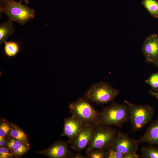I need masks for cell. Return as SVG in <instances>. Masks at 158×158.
I'll return each mask as SVG.
<instances>
[{
	"instance_id": "10",
	"label": "cell",
	"mask_w": 158,
	"mask_h": 158,
	"mask_svg": "<svg viewBox=\"0 0 158 158\" xmlns=\"http://www.w3.org/2000/svg\"><path fill=\"white\" fill-rule=\"evenodd\" d=\"M64 122L63 131L60 136L67 137L68 142L70 144L79 134L83 123L81 121L72 115L65 118Z\"/></svg>"
},
{
	"instance_id": "12",
	"label": "cell",
	"mask_w": 158,
	"mask_h": 158,
	"mask_svg": "<svg viewBox=\"0 0 158 158\" xmlns=\"http://www.w3.org/2000/svg\"><path fill=\"white\" fill-rule=\"evenodd\" d=\"M137 141L138 145L146 143L158 146V118L147 128L145 133Z\"/></svg>"
},
{
	"instance_id": "25",
	"label": "cell",
	"mask_w": 158,
	"mask_h": 158,
	"mask_svg": "<svg viewBox=\"0 0 158 158\" xmlns=\"http://www.w3.org/2000/svg\"><path fill=\"white\" fill-rule=\"evenodd\" d=\"M140 156L137 153V152H130L125 154L123 157V158H138Z\"/></svg>"
},
{
	"instance_id": "22",
	"label": "cell",
	"mask_w": 158,
	"mask_h": 158,
	"mask_svg": "<svg viewBox=\"0 0 158 158\" xmlns=\"http://www.w3.org/2000/svg\"><path fill=\"white\" fill-rule=\"evenodd\" d=\"M124 154L111 147L106 151L105 158H123Z\"/></svg>"
},
{
	"instance_id": "19",
	"label": "cell",
	"mask_w": 158,
	"mask_h": 158,
	"mask_svg": "<svg viewBox=\"0 0 158 158\" xmlns=\"http://www.w3.org/2000/svg\"><path fill=\"white\" fill-rule=\"evenodd\" d=\"M29 148V146L28 142H23L13 148L11 152L15 157H18L28 151Z\"/></svg>"
},
{
	"instance_id": "14",
	"label": "cell",
	"mask_w": 158,
	"mask_h": 158,
	"mask_svg": "<svg viewBox=\"0 0 158 158\" xmlns=\"http://www.w3.org/2000/svg\"><path fill=\"white\" fill-rule=\"evenodd\" d=\"M11 136L17 140L23 142H28L27 135L18 126L13 123H11Z\"/></svg>"
},
{
	"instance_id": "5",
	"label": "cell",
	"mask_w": 158,
	"mask_h": 158,
	"mask_svg": "<svg viewBox=\"0 0 158 158\" xmlns=\"http://www.w3.org/2000/svg\"><path fill=\"white\" fill-rule=\"evenodd\" d=\"M68 108L72 115L81 121L83 124L97 125L100 112L95 110L84 97L70 103Z\"/></svg>"
},
{
	"instance_id": "15",
	"label": "cell",
	"mask_w": 158,
	"mask_h": 158,
	"mask_svg": "<svg viewBox=\"0 0 158 158\" xmlns=\"http://www.w3.org/2000/svg\"><path fill=\"white\" fill-rule=\"evenodd\" d=\"M140 153V158H158V146H143L141 148Z\"/></svg>"
},
{
	"instance_id": "16",
	"label": "cell",
	"mask_w": 158,
	"mask_h": 158,
	"mask_svg": "<svg viewBox=\"0 0 158 158\" xmlns=\"http://www.w3.org/2000/svg\"><path fill=\"white\" fill-rule=\"evenodd\" d=\"M141 4L152 17L158 18V1L157 0H143Z\"/></svg>"
},
{
	"instance_id": "13",
	"label": "cell",
	"mask_w": 158,
	"mask_h": 158,
	"mask_svg": "<svg viewBox=\"0 0 158 158\" xmlns=\"http://www.w3.org/2000/svg\"><path fill=\"white\" fill-rule=\"evenodd\" d=\"M15 31L13 22L8 20L0 24V44L1 45Z\"/></svg>"
},
{
	"instance_id": "20",
	"label": "cell",
	"mask_w": 158,
	"mask_h": 158,
	"mask_svg": "<svg viewBox=\"0 0 158 158\" xmlns=\"http://www.w3.org/2000/svg\"><path fill=\"white\" fill-rule=\"evenodd\" d=\"M106 151L96 149L86 152L87 158H105Z\"/></svg>"
},
{
	"instance_id": "11",
	"label": "cell",
	"mask_w": 158,
	"mask_h": 158,
	"mask_svg": "<svg viewBox=\"0 0 158 158\" xmlns=\"http://www.w3.org/2000/svg\"><path fill=\"white\" fill-rule=\"evenodd\" d=\"M142 51L146 61L153 63L158 58V35L153 34L147 37L144 41Z\"/></svg>"
},
{
	"instance_id": "28",
	"label": "cell",
	"mask_w": 158,
	"mask_h": 158,
	"mask_svg": "<svg viewBox=\"0 0 158 158\" xmlns=\"http://www.w3.org/2000/svg\"><path fill=\"white\" fill-rule=\"evenodd\" d=\"M149 92L151 95L158 99V91H153L151 90H150Z\"/></svg>"
},
{
	"instance_id": "1",
	"label": "cell",
	"mask_w": 158,
	"mask_h": 158,
	"mask_svg": "<svg viewBox=\"0 0 158 158\" xmlns=\"http://www.w3.org/2000/svg\"><path fill=\"white\" fill-rule=\"evenodd\" d=\"M15 0H0V11L8 17V20L25 25L35 16L34 9Z\"/></svg>"
},
{
	"instance_id": "18",
	"label": "cell",
	"mask_w": 158,
	"mask_h": 158,
	"mask_svg": "<svg viewBox=\"0 0 158 158\" xmlns=\"http://www.w3.org/2000/svg\"><path fill=\"white\" fill-rule=\"evenodd\" d=\"M10 124H9L8 121L4 119L1 121L0 138H3L6 140L11 138L8 137L9 136H10Z\"/></svg>"
},
{
	"instance_id": "9",
	"label": "cell",
	"mask_w": 158,
	"mask_h": 158,
	"mask_svg": "<svg viewBox=\"0 0 158 158\" xmlns=\"http://www.w3.org/2000/svg\"><path fill=\"white\" fill-rule=\"evenodd\" d=\"M96 126L90 124H83L78 135L70 144V148L78 153H80L87 147Z\"/></svg>"
},
{
	"instance_id": "17",
	"label": "cell",
	"mask_w": 158,
	"mask_h": 158,
	"mask_svg": "<svg viewBox=\"0 0 158 158\" xmlns=\"http://www.w3.org/2000/svg\"><path fill=\"white\" fill-rule=\"evenodd\" d=\"M4 43V52L7 56L9 57H12L18 53L20 48L18 43L14 41H6Z\"/></svg>"
},
{
	"instance_id": "3",
	"label": "cell",
	"mask_w": 158,
	"mask_h": 158,
	"mask_svg": "<svg viewBox=\"0 0 158 158\" xmlns=\"http://www.w3.org/2000/svg\"><path fill=\"white\" fill-rule=\"evenodd\" d=\"M119 93V90L108 83L101 81L90 86L85 93L84 97L93 103L105 104L113 101Z\"/></svg>"
},
{
	"instance_id": "21",
	"label": "cell",
	"mask_w": 158,
	"mask_h": 158,
	"mask_svg": "<svg viewBox=\"0 0 158 158\" xmlns=\"http://www.w3.org/2000/svg\"><path fill=\"white\" fill-rule=\"evenodd\" d=\"M145 82L155 91H158V73L152 74Z\"/></svg>"
},
{
	"instance_id": "7",
	"label": "cell",
	"mask_w": 158,
	"mask_h": 158,
	"mask_svg": "<svg viewBox=\"0 0 158 158\" xmlns=\"http://www.w3.org/2000/svg\"><path fill=\"white\" fill-rule=\"evenodd\" d=\"M138 145L137 140L132 139L128 134L119 130L111 147L125 154L137 152Z\"/></svg>"
},
{
	"instance_id": "23",
	"label": "cell",
	"mask_w": 158,
	"mask_h": 158,
	"mask_svg": "<svg viewBox=\"0 0 158 158\" xmlns=\"http://www.w3.org/2000/svg\"><path fill=\"white\" fill-rule=\"evenodd\" d=\"M23 142L12 137L6 140V147L11 152L13 148Z\"/></svg>"
},
{
	"instance_id": "24",
	"label": "cell",
	"mask_w": 158,
	"mask_h": 158,
	"mask_svg": "<svg viewBox=\"0 0 158 158\" xmlns=\"http://www.w3.org/2000/svg\"><path fill=\"white\" fill-rule=\"evenodd\" d=\"M15 157L11 152L7 148L4 147H0V158H8Z\"/></svg>"
},
{
	"instance_id": "8",
	"label": "cell",
	"mask_w": 158,
	"mask_h": 158,
	"mask_svg": "<svg viewBox=\"0 0 158 158\" xmlns=\"http://www.w3.org/2000/svg\"><path fill=\"white\" fill-rule=\"evenodd\" d=\"M68 141L57 140L47 149L36 152L50 158H72L73 154L69 149Z\"/></svg>"
},
{
	"instance_id": "2",
	"label": "cell",
	"mask_w": 158,
	"mask_h": 158,
	"mask_svg": "<svg viewBox=\"0 0 158 158\" xmlns=\"http://www.w3.org/2000/svg\"><path fill=\"white\" fill-rule=\"evenodd\" d=\"M129 120V109L125 104L112 102L100 111L97 125L113 126L121 129Z\"/></svg>"
},
{
	"instance_id": "29",
	"label": "cell",
	"mask_w": 158,
	"mask_h": 158,
	"mask_svg": "<svg viewBox=\"0 0 158 158\" xmlns=\"http://www.w3.org/2000/svg\"><path fill=\"white\" fill-rule=\"evenodd\" d=\"M153 63L156 66L158 67V58Z\"/></svg>"
},
{
	"instance_id": "27",
	"label": "cell",
	"mask_w": 158,
	"mask_h": 158,
	"mask_svg": "<svg viewBox=\"0 0 158 158\" xmlns=\"http://www.w3.org/2000/svg\"><path fill=\"white\" fill-rule=\"evenodd\" d=\"M72 158H87L86 156H83L80 153L73 154Z\"/></svg>"
},
{
	"instance_id": "6",
	"label": "cell",
	"mask_w": 158,
	"mask_h": 158,
	"mask_svg": "<svg viewBox=\"0 0 158 158\" xmlns=\"http://www.w3.org/2000/svg\"><path fill=\"white\" fill-rule=\"evenodd\" d=\"M117 132V130L111 126L97 125L86 152L96 149L106 151L112 145Z\"/></svg>"
},
{
	"instance_id": "30",
	"label": "cell",
	"mask_w": 158,
	"mask_h": 158,
	"mask_svg": "<svg viewBox=\"0 0 158 158\" xmlns=\"http://www.w3.org/2000/svg\"><path fill=\"white\" fill-rule=\"evenodd\" d=\"M21 1H24L26 4H28L29 3V1L28 0H20Z\"/></svg>"
},
{
	"instance_id": "4",
	"label": "cell",
	"mask_w": 158,
	"mask_h": 158,
	"mask_svg": "<svg viewBox=\"0 0 158 158\" xmlns=\"http://www.w3.org/2000/svg\"><path fill=\"white\" fill-rule=\"evenodd\" d=\"M124 103L128 108L132 131L139 130L152 120L154 110L150 105L135 104L127 100Z\"/></svg>"
},
{
	"instance_id": "31",
	"label": "cell",
	"mask_w": 158,
	"mask_h": 158,
	"mask_svg": "<svg viewBox=\"0 0 158 158\" xmlns=\"http://www.w3.org/2000/svg\"></svg>"
},
{
	"instance_id": "26",
	"label": "cell",
	"mask_w": 158,
	"mask_h": 158,
	"mask_svg": "<svg viewBox=\"0 0 158 158\" xmlns=\"http://www.w3.org/2000/svg\"><path fill=\"white\" fill-rule=\"evenodd\" d=\"M6 140L3 138H0V147L6 146Z\"/></svg>"
}]
</instances>
